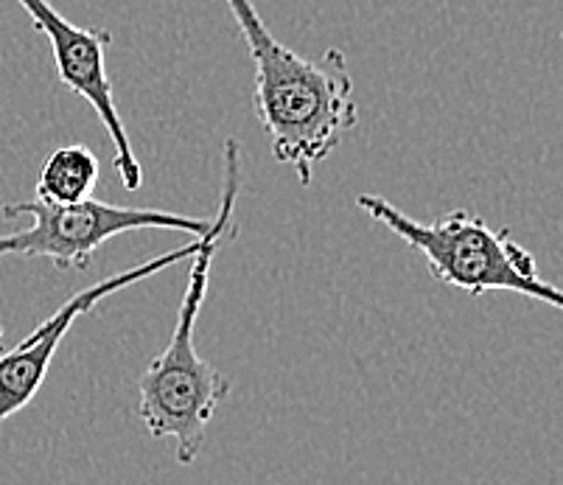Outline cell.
Listing matches in <instances>:
<instances>
[{
	"mask_svg": "<svg viewBox=\"0 0 563 485\" xmlns=\"http://www.w3.org/2000/svg\"><path fill=\"white\" fill-rule=\"evenodd\" d=\"M255 65L253 110L264 126L275 161L295 168L303 188L314 168L360 126L353 76L345 54L300 56L273 37L253 0H224Z\"/></svg>",
	"mask_w": 563,
	"mask_h": 485,
	"instance_id": "1",
	"label": "cell"
},
{
	"mask_svg": "<svg viewBox=\"0 0 563 485\" xmlns=\"http://www.w3.org/2000/svg\"><path fill=\"white\" fill-rule=\"evenodd\" d=\"M233 236L235 224L222 228L205 239L202 247L191 255L188 287L177 309L172 340L137 382V416L143 418L152 438H172L180 463L197 461L205 447L208 423L233 387L228 376L219 374L197 351V318L211 284L213 255Z\"/></svg>",
	"mask_w": 563,
	"mask_h": 485,
	"instance_id": "2",
	"label": "cell"
},
{
	"mask_svg": "<svg viewBox=\"0 0 563 485\" xmlns=\"http://www.w3.org/2000/svg\"><path fill=\"white\" fill-rule=\"evenodd\" d=\"M356 206L418 250L427 258L432 278L446 287L463 289L474 298L485 293H514L552 309L563 306V295L555 284L541 278L532 253H527L510 231H494L474 213L452 211L427 224L376 194H360Z\"/></svg>",
	"mask_w": 563,
	"mask_h": 485,
	"instance_id": "3",
	"label": "cell"
},
{
	"mask_svg": "<svg viewBox=\"0 0 563 485\" xmlns=\"http://www.w3.org/2000/svg\"><path fill=\"white\" fill-rule=\"evenodd\" d=\"M239 191H242V152H239V141L235 137H228L224 141V175H222V202H219V211L213 217V228L205 236H194L191 244H183L177 250H168V253L157 255V258H150V262L137 264V267L124 269V273L110 275V278L99 280L85 293L74 295L68 304H63L59 309L51 315L48 320L37 326L32 334L20 342L18 349L3 351L0 354V423L12 418L14 412L25 410L32 405L34 396L43 387L45 374H48L51 362H54L56 349L59 342L65 340V334L70 331V326L93 309L99 300H104L107 295H115L121 289L132 287L137 280L152 278V275L163 273V269L174 267V264L186 262L197 253L205 244V239L213 236L222 228H233V211H235V199H239Z\"/></svg>",
	"mask_w": 563,
	"mask_h": 485,
	"instance_id": "4",
	"label": "cell"
},
{
	"mask_svg": "<svg viewBox=\"0 0 563 485\" xmlns=\"http://www.w3.org/2000/svg\"><path fill=\"white\" fill-rule=\"evenodd\" d=\"M3 217H32V228L0 236V255L48 258L59 269H87L96 250L121 233L180 231L188 236H205L213 228V219H194L157 208L110 206L96 197L68 206L48 199L9 202L3 206Z\"/></svg>",
	"mask_w": 563,
	"mask_h": 485,
	"instance_id": "5",
	"label": "cell"
},
{
	"mask_svg": "<svg viewBox=\"0 0 563 485\" xmlns=\"http://www.w3.org/2000/svg\"><path fill=\"white\" fill-rule=\"evenodd\" d=\"M25 14L32 18L34 29L45 34L51 51H54V65L59 81L70 93L85 99L99 115L101 126L112 141V163L124 183L126 191H137L143 186V168L132 150L130 132L124 119L118 112L115 96H112V81L107 74V48L112 43V32L107 29H85V25L70 23L68 18L56 12L48 0H18Z\"/></svg>",
	"mask_w": 563,
	"mask_h": 485,
	"instance_id": "6",
	"label": "cell"
},
{
	"mask_svg": "<svg viewBox=\"0 0 563 485\" xmlns=\"http://www.w3.org/2000/svg\"><path fill=\"white\" fill-rule=\"evenodd\" d=\"M96 183H99V157L85 144L59 146L45 157L40 168L37 199L68 206L90 197Z\"/></svg>",
	"mask_w": 563,
	"mask_h": 485,
	"instance_id": "7",
	"label": "cell"
},
{
	"mask_svg": "<svg viewBox=\"0 0 563 485\" xmlns=\"http://www.w3.org/2000/svg\"><path fill=\"white\" fill-rule=\"evenodd\" d=\"M0 354H3V329H0Z\"/></svg>",
	"mask_w": 563,
	"mask_h": 485,
	"instance_id": "8",
	"label": "cell"
}]
</instances>
